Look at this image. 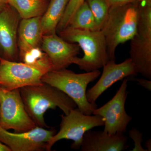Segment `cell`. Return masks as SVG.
<instances>
[{"mask_svg": "<svg viewBox=\"0 0 151 151\" xmlns=\"http://www.w3.org/2000/svg\"><path fill=\"white\" fill-rule=\"evenodd\" d=\"M19 91L26 111L37 127L48 128L44 115L48 109L58 107L67 115L77 108L75 102L64 92L44 82L22 87Z\"/></svg>", "mask_w": 151, "mask_h": 151, "instance_id": "obj_1", "label": "cell"}, {"mask_svg": "<svg viewBox=\"0 0 151 151\" xmlns=\"http://www.w3.org/2000/svg\"><path fill=\"white\" fill-rule=\"evenodd\" d=\"M63 40L76 43L84 52L82 58L76 57L72 64L86 72L99 70L109 60L107 44L101 30H88L67 27L58 33Z\"/></svg>", "mask_w": 151, "mask_h": 151, "instance_id": "obj_2", "label": "cell"}, {"mask_svg": "<svg viewBox=\"0 0 151 151\" xmlns=\"http://www.w3.org/2000/svg\"><path fill=\"white\" fill-rule=\"evenodd\" d=\"M141 3L111 7L101 29L107 44L109 60H116L117 47L130 40L137 31Z\"/></svg>", "mask_w": 151, "mask_h": 151, "instance_id": "obj_3", "label": "cell"}, {"mask_svg": "<svg viewBox=\"0 0 151 151\" xmlns=\"http://www.w3.org/2000/svg\"><path fill=\"white\" fill-rule=\"evenodd\" d=\"M99 70L82 73H76L66 68L48 71L42 76V82L56 87L75 102L81 113L91 115L97 108L96 103H89L86 97L88 84L99 77Z\"/></svg>", "mask_w": 151, "mask_h": 151, "instance_id": "obj_4", "label": "cell"}, {"mask_svg": "<svg viewBox=\"0 0 151 151\" xmlns=\"http://www.w3.org/2000/svg\"><path fill=\"white\" fill-rule=\"evenodd\" d=\"M130 40V58L136 71L151 80V7L140 4L137 31Z\"/></svg>", "mask_w": 151, "mask_h": 151, "instance_id": "obj_5", "label": "cell"}, {"mask_svg": "<svg viewBox=\"0 0 151 151\" xmlns=\"http://www.w3.org/2000/svg\"><path fill=\"white\" fill-rule=\"evenodd\" d=\"M60 129L47 144L46 150L50 151L52 146L62 139L71 140V148L79 150L83 136L86 131L105 125L103 117L99 115H87L81 113L78 108L72 109L67 115L61 116Z\"/></svg>", "mask_w": 151, "mask_h": 151, "instance_id": "obj_6", "label": "cell"}, {"mask_svg": "<svg viewBox=\"0 0 151 151\" xmlns=\"http://www.w3.org/2000/svg\"><path fill=\"white\" fill-rule=\"evenodd\" d=\"M0 127L16 133L28 132L37 127L26 111L19 89L0 87Z\"/></svg>", "mask_w": 151, "mask_h": 151, "instance_id": "obj_7", "label": "cell"}, {"mask_svg": "<svg viewBox=\"0 0 151 151\" xmlns=\"http://www.w3.org/2000/svg\"><path fill=\"white\" fill-rule=\"evenodd\" d=\"M48 71L45 68L0 57V87L12 90L41 84L42 76Z\"/></svg>", "mask_w": 151, "mask_h": 151, "instance_id": "obj_8", "label": "cell"}, {"mask_svg": "<svg viewBox=\"0 0 151 151\" xmlns=\"http://www.w3.org/2000/svg\"><path fill=\"white\" fill-rule=\"evenodd\" d=\"M129 77L124 78L122 85L111 100L99 108L93 115H99L105 121L103 131L109 134H124L132 118L128 115L125 105L129 92L127 91Z\"/></svg>", "mask_w": 151, "mask_h": 151, "instance_id": "obj_9", "label": "cell"}, {"mask_svg": "<svg viewBox=\"0 0 151 151\" xmlns=\"http://www.w3.org/2000/svg\"><path fill=\"white\" fill-rule=\"evenodd\" d=\"M55 134L54 130L37 126L22 133H11L0 127V142L11 151L46 150L47 144Z\"/></svg>", "mask_w": 151, "mask_h": 151, "instance_id": "obj_10", "label": "cell"}, {"mask_svg": "<svg viewBox=\"0 0 151 151\" xmlns=\"http://www.w3.org/2000/svg\"><path fill=\"white\" fill-rule=\"evenodd\" d=\"M103 68L100 79L86 92L87 100L92 104L96 103L100 95L117 81L127 77H134L138 74L130 58L119 64L116 63L115 60H109Z\"/></svg>", "mask_w": 151, "mask_h": 151, "instance_id": "obj_11", "label": "cell"}, {"mask_svg": "<svg viewBox=\"0 0 151 151\" xmlns=\"http://www.w3.org/2000/svg\"><path fill=\"white\" fill-rule=\"evenodd\" d=\"M41 44V48L51 62L52 70L68 67L80 53V47L77 44L66 41L56 33L42 36Z\"/></svg>", "mask_w": 151, "mask_h": 151, "instance_id": "obj_12", "label": "cell"}, {"mask_svg": "<svg viewBox=\"0 0 151 151\" xmlns=\"http://www.w3.org/2000/svg\"><path fill=\"white\" fill-rule=\"evenodd\" d=\"M21 18L9 5L0 11V50L5 59L15 61L18 57V31Z\"/></svg>", "mask_w": 151, "mask_h": 151, "instance_id": "obj_13", "label": "cell"}, {"mask_svg": "<svg viewBox=\"0 0 151 151\" xmlns=\"http://www.w3.org/2000/svg\"><path fill=\"white\" fill-rule=\"evenodd\" d=\"M128 137L124 134H109L103 131L88 130L83 136L82 151H123L129 147Z\"/></svg>", "mask_w": 151, "mask_h": 151, "instance_id": "obj_14", "label": "cell"}, {"mask_svg": "<svg viewBox=\"0 0 151 151\" xmlns=\"http://www.w3.org/2000/svg\"><path fill=\"white\" fill-rule=\"evenodd\" d=\"M41 17L21 19L18 31V47L19 54L31 49L39 47L42 35Z\"/></svg>", "mask_w": 151, "mask_h": 151, "instance_id": "obj_15", "label": "cell"}, {"mask_svg": "<svg viewBox=\"0 0 151 151\" xmlns=\"http://www.w3.org/2000/svg\"><path fill=\"white\" fill-rule=\"evenodd\" d=\"M69 0H51L41 17L43 35L56 32L58 25L62 19Z\"/></svg>", "mask_w": 151, "mask_h": 151, "instance_id": "obj_16", "label": "cell"}, {"mask_svg": "<svg viewBox=\"0 0 151 151\" xmlns=\"http://www.w3.org/2000/svg\"><path fill=\"white\" fill-rule=\"evenodd\" d=\"M8 4L14 8L21 19L42 16L49 4L48 0H7Z\"/></svg>", "mask_w": 151, "mask_h": 151, "instance_id": "obj_17", "label": "cell"}, {"mask_svg": "<svg viewBox=\"0 0 151 151\" xmlns=\"http://www.w3.org/2000/svg\"><path fill=\"white\" fill-rule=\"evenodd\" d=\"M67 27L88 30H100L86 1L76 11Z\"/></svg>", "mask_w": 151, "mask_h": 151, "instance_id": "obj_18", "label": "cell"}, {"mask_svg": "<svg viewBox=\"0 0 151 151\" xmlns=\"http://www.w3.org/2000/svg\"><path fill=\"white\" fill-rule=\"evenodd\" d=\"M92 11L99 29L101 30L109 13L110 7L107 0H86Z\"/></svg>", "mask_w": 151, "mask_h": 151, "instance_id": "obj_19", "label": "cell"}, {"mask_svg": "<svg viewBox=\"0 0 151 151\" xmlns=\"http://www.w3.org/2000/svg\"><path fill=\"white\" fill-rule=\"evenodd\" d=\"M85 1L86 0H69L64 14L57 27L56 32L58 34L66 28L73 14Z\"/></svg>", "mask_w": 151, "mask_h": 151, "instance_id": "obj_20", "label": "cell"}, {"mask_svg": "<svg viewBox=\"0 0 151 151\" xmlns=\"http://www.w3.org/2000/svg\"><path fill=\"white\" fill-rule=\"evenodd\" d=\"M129 135L134 143V147L131 151H147L142 146V143L143 142V133L136 128H132L129 132Z\"/></svg>", "mask_w": 151, "mask_h": 151, "instance_id": "obj_21", "label": "cell"}, {"mask_svg": "<svg viewBox=\"0 0 151 151\" xmlns=\"http://www.w3.org/2000/svg\"><path fill=\"white\" fill-rule=\"evenodd\" d=\"M107 1L110 8L129 4L141 3L140 0H107Z\"/></svg>", "mask_w": 151, "mask_h": 151, "instance_id": "obj_22", "label": "cell"}, {"mask_svg": "<svg viewBox=\"0 0 151 151\" xmlns=\"http://www.w3.org/2000/svg\"><path fill=\"white\" fill-rule=\"evenodd\" d=\"M134 80L137 81V84L138 85L142 86L149 91H151V80L150 79L136 78H134Z\"/></svg>", "mask_w": 151, "mask_h": 151, "instance_id": "obj_23", "label": "cell"}, {"mask_svg": "<svg viewBox=\"0 0 151 151\" xmlns=\"http://www.w3.org/2000/svg\"><path fill=\"white\" fill-rule=\"evenodd\" d=\"M8 5L7 0H0V11Z\"/></svg>", "mask_w": 151, "mask_h": 151, "instance_id": "obj_24", "label": "cell"}, {"mask_svg": "<svg viewBox=\"0 0 151 151\" xmlns=\"http://www.w3.org/2000/svg\"><path fill=\"white\" fill-rule=\"evenodd\" d=\"M0 151H11L10 149L4 144L0 142Z\"/></svg>", "mask_w": 151, "mask_h": 151, "instance_id": "obj_25", "label": "cell"}, {"mask_svg": "<svg viewBox=\"0 0 151 151\" xmlns=\"http://www.w3.org/2000/svg\"><path fill=\"white\" fill-rule=\"evenodd\" d=\"M145 147H146V150L147 151H151V139H149L146 141Z\"/></svg>", "mask_w": 151, "mask_h": 151, "instance_id": "obj_26", "label": "cell"}, {"mask_svg": "<svg viewBox=\"0 0 151 151\" xmlns=\"http://www.w3.org/2000/svg\"><path fill=\"white\" fill-rule=\"evenodd\" d=\"M140 2L144 5L151 7V0H140Z\"/></svg>", "mask_w": 151, "mask_h": 151, "instance_id": "obj_27", "label": "cell"}, {"mask_svg": "<svg viewBox=\"0 0 151 151\" xmlns=\"http://www.w3.org/2000/svg\"><path fill=\"white\" fill-rule=\"evenodd\" d=\"M49 1H51V0H48Z\"/></svg>", "mask_w": 151, "mask_h": 151, "instance_id": "obj_28", "label": "cell"}]
</instances>
